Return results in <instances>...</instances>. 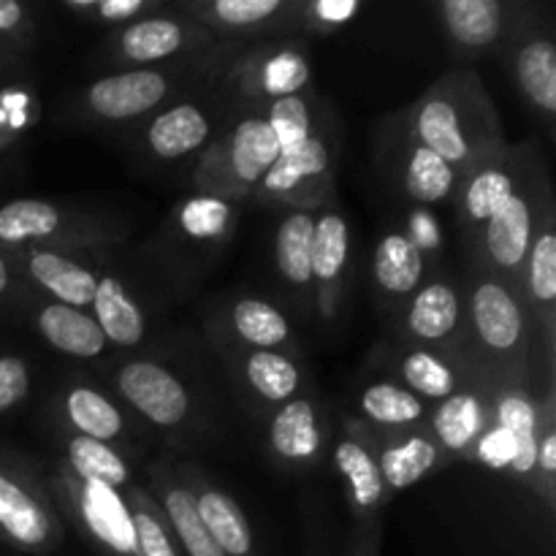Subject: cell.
<instances>
[{
  "label": "cell",
  "instance_id": "1",
  "mask_svg": "<svg viewBox=\"0 0 556 556\" xmlns=\"http://www.w3.org/2000/svg\"><path fill=\"white\" fill-rule=\"evenodd\" d=\"M413 139L443 157L456 177L503 152L494 106L476 74H451L440 79L413 106Z\"/></svg>",
  "mask_w": 556,
  "mask_h": 556
},
{
  "label": "cell",
  "instance_id": "2",
  "mask_svg": "<svg viewBox=\"0 0 556 556\" xmlns=\"http://www.w3.org/2000/svg\"><path fill=\"white\" fill-rule=\"evenodd\" d=\"M470 329L483 356L494 367H505V383H525L530 320L519 288L497 271L476 277L470 288Z\"/></svg>",
  "mask_w": 556,
  "mask_h": 556
},
{
  "label": "cell",
  "instance_id": "3",
  "mask_svg": "<svg viewBox=\"0 0 556 556\" xmlns=\"http://www.w3.org/2000/svg\"><path fill=\"white\" fill-rule=\"evenodd\" d=\"M280 157V144L266 117L242 119L201 161L199 185L215 193H250Z\"/></svg>",
  "mask_w": 556,
  "mask_h": 556
},
{
  "label": "cell",
  "instance_id": "4",
  "mask_svg": "<svg viewBox=\"0 0 556 556\" xmlns=\"http://www.w3.org/2000/svg\"><path fill=\"white\" fill-rule=\"evenodd\" d=\"M0 541L27 554H49L60 546L58 516L49 508L36 478L0 456Z\"/></svg>",
  "mask_w": 556,
  "mask_h": 556
},
{
  "label": "cell",
  "instance_id": "5",
  "mask_svg": "<svg viewBox=\"0 0 556 556\" xmlns=\"http://www.w3.org/2000/svg\"><path fill=\"white\" fill-rule=\"evenodd\" d=\"M117 391L130 407L141 413L155 427H177L190 413V394L172 369L155 362H128L119 367Z\"/></svg>",
  "mask_w": 556,
  "mask_h": 556
},
{
  "label": "cell",
  "instance_id": "6",
  "mask_svg": "<svg viewBox=\"0 0 556 556\" xmlns=\"http://www.w3.org/2000/svg\"><path fill=\"white\" fill-rule=\"evenodd\" d=\"M535 228V199L519 185L508 204L483 226V250L489 264L505 280H521Z\"/></svg>",
  "mask_w": 556,
  "mask_h": 556
},
{
  "label": "cell",
  "instance_id": "7",
  "mask_svg": "<svg viewBox=\"0 0 556 556\" xmlns=\"http://www.w3.org/2000/svg\"><path fill=\"white\" fill-rule=\"evenodd\" d=\"M71 494L81 525L106 556H134V521L117 489L71 476Z\"/></svg>",
  "mask_w": 556,
  "mask_h": 556
},
{
  "label": "cell",
  "instance_id": "8",
  "mask_svg": "<svg viewBox=\"0 0 556 556\" xmlns=\"http://www.w3.org/2000/svg\"><path fill=\"white\" fill-rule=\"evenodd\" d=\"M166 92L168 79L161 71H123L92 81L87 90V103L103 119H130L155 109Z\"/></svg>",
  "mask_w": 556,
  "mask_h": 556
},
{
  "label": "cell",
  "instance_id": "9",
  "mask_svg": "<svg viewBox=\"0 0 556 556\" xmlns=\"http://www.w3.org/2000/svg\"><path fill=\"white\" fill-rule=\"evenodd\" d=\"M185 486L193 492L195 514H199L201 525H204V530L210 532V538L215 541V546L220 548L223 554L258 556L253 527H250L248 516L242 514V508H239V503L231 497V494L215 489L201 476L185 481Z\"/></svg>",
  "mask_w": 556,
  "mask_h": 556
},
{
  "label": "cell",
  "instance_id": "10",
  "mask_svg": "<svg viewBox=\"0 0 556 556\" xmlns=\"http://www.w3.org/2000/svg\"><path fill=\"white\" fill-rule=\"evenodd\" d=\"M492 416L494 427L505 432L514 443V459H510V470L516 476H530L538 470V432H541V421H538V407L527 396L525 386L519 380H510L505 386L503 394L492 400Z\"/></svg>",
  "mask_w": 556,
  "mask_h": 556
},
{
  "label": "cell",
  "instance_id": "11",
  "mask_svg": "<svg viewBox=\"0 0 556 556\" xmlns=\"http://www.w3.org/2000/svg\"><path fill=\"white\" fill-rule=\"evenodd\" d=\"M519 177H516L514 163H508L505 152L489 157L478 168H472L462 179V220L470 223L472 228H483L505 204L510 195L519 190Z\"/></svg>",
  "mask_w": 556,
  "mask_h": 556
},
{
  "label": "cell",
  "instance_id": "12",
  "mask_svg": "<svg viewBox=\"0 0 556 556\" xmlns=\"http://www.w3.org/2000/svg\"><path fill=\"white\" fill-rule=\"evenodd\" d=\"M326 177H329V147L318 136H309L307 144L299 147L296 152L277 157L275 166L261 179V188L271 199L304 201Z\"/></svg>",
  "mask_w": 556,
  "mask_h": 556
},
{
  "label": "cell",
  "instance_id": "13",
  "mask_svg": "<svg viewBox=\"0 0 556 556\" xmlns=\"http://www.w3.org/2000/svg\"><path fill=\"white\" fill-rule=\"evenodd\" d=\"M152 481H155V492L161 497L163 519H168V530L177 538L185 556H226L201 525L199 514H195L193 492L163 467H157Z\"/></svg>",
  "mask_w": 556,
  "mask_h": 556
},
{
  "label": "cell",
  "instance_id": "14",
  "mask_svg": "<svg viewBox=\"0 0 556 556\" xmlns=\"http://www.w3.org/2000/svg\"><path fill=\"white\" fill-rule=\"evenodd\" d=\"M489 424L486 400L476 391H454L448 400L440 402L432 416L434 443L443 454H467L476 448L483 438V429Z\"/></svg>",
  "mask_w": 556,
  "mask_h": 556
},
{
  "label": "cell",
  "instance_id": "15",
  "mask_svg": "<svg viewBox=\"0 0 556 556\" xmlns=\"http://www.w3.org/2000/svg\"><path fill=\"white\" fill-rule=\"evenodd\" d=\"M25 266L33 282L52 293L60 304L85 309L96 299L98 277L54 250H30L25 255Z\"/></svg>",
  "mask_w": 556,
  "mask_h": 556
},
{
  "label": "cell",
  "instance_id": "16",
  "mask_svg": "<svg viewBox=\"0 0 556 556\" xmlns=\"http://www.w3.org/2000/svg\"><path fill=\"white\" fill-rule=\"evenodd\" d=\"M38 331L54 351L74 358H96L106 351V337L96 318L68 304H49L38 313Z\"/></svg>",
  "mask_w": 556,
  "mask_h": 556
},
{
  "label": "cell",
  "instance_id": "17",
  "mask_svg": "<svg viewBox=\"0 0 556 556\" xmlns=\"http://www.w3.org/2000/svg\"><path fill=\"white\" fill-rule=\"evenodd\" d=\"M334 467L351 489L353 508L362 519L378 514L386 503V483L380 476L378 456L369 451V445L358 438H345L334 448Z\"/></svg>",
  "mask_w": 556,
  "mask_h": 556
},
{
  "label": "cell",
  "instance_id": "18",
  "mask_svg": "<svg viewBox=\"0 0 556 556\" xmlns=\"http://www.w3.org/2000/svg\"><path fill=\"white\" fill-rule=\"evenodd\" d=\"M445 30L467 52H481L497 43L505 27V9L497 0H443Z\"/></svg>",
  "mask_w": 556,
  "mask_h": 556
},
{
  "label": "cell",
  "instance_id": "19",
  "mask_svg": "<svg viewBox=\"0 0 556 556\" xmlns=\"http://www.w3.org/2000/svg\"><path fill=\"white\" fill-rule=\"evenodd\" d=\"M443 459V451L434 443L429 434H410V438H400L394 443H386L378 454L380 476H383L386 489H410L421 478H427L434 467Z\"/></svg>",
  "mask_w": 556,
  "mask_h": 556
},
{
  "label": "cell",
  "instance_id": "20",
  "mask_svg": "<svg viewBox=\"0 0 556 556\" xmlns=\"http://www.w3.org/2000/svg\"><path fill=\"white\" fill-rule=\"evenodd\" d=\"M516 81L527 101L543 114L556 112V47L552 38L532 36L516 52Z\"/></svg>",
  "mask_w": 556,
  "mask_h": 556
},
{
  "label": "cell",
  "instance_id": "21",
  "mask_svg": "<svg viewBox=\"0 0 556 556\" xmlns=\"http://www.w3.org/2000/svg\"><path fill=\"white\" fill-rule=\"evenodd\" d=\"M206 139H210V119L193 103H179V106L168 109L147 130L150 150L166 161L190 155Z\"/></svg>",
  "mask_w": 556,
  "mask_h": 556
},
{
  "label": "cell",
  "instance_id": "22",
  "mask_svg": "<svg viewBox=\"0 0 556 556\" xmlns=\"http://www.w3.org/2000/svg\"><path fill=\"white\" fill-rule=\"evenodd\" d=\"M90 307L96 309V324L101 326L106 342L134 348L144 340V315H141L139 304L128 296L123 282H117L114 277L98 280V291Z\"/></svg>",
  "mask_w": 556,
  "mask_h": 556
},
{
  "label": "cell",
  "instance_id": "23",
  "mask_svg": "<svg viewBox=\"0 0 556 556\" xmlns=\"http://www.w3.org/2000/svg\"><path fill=\"white\" fill-rule=\"evenodd\" d=\"M269 443L288 462H309L320 451L318 410L309 400H291L269 427Z\"/></svg>",
  "mask_w": 556,
  "mask_h": 556
},
{
  "label": "cell",
  "instance_id": "24",
  "mask_svg": "<svg viewBox=\"0 0 556 556\" xmlns=\"http://www.w3.org/2000/svg\"><path fill=\"white\" fill-rule=\"evenodd\" d=\"M459 326V296L448 282H429L407 309V331L421 342H440Z\"/></svg>",
  "mask_w": 556,
  "mask_h": 556
},
{
  "label": "cell",
  "instance_id": "25",
  "mask_svg": "<svg viewBox=\"0 0 556 556\" xmlns=\"http://www.w3.org/2000/svg\"><path fill=\"white\" fill-rule=\"evenodd\" d=\"M521 277H525L521 296H525V304L532 309V315H535V309L552 315L556 302V233L552 212H546L541 231L532 239Z\"/></svg>",
  "mask_w": 556,
  "mask_h": 556
},
{
  "label": "cell",
  "instance_id": "26",
  "mask_svg": "<svg viewBox=\"0 0 556 556\" xmlns=\"http://www.w3.org/2000/svg\"><path fill=\"white\" fill-rule=\"evenodd\" d=\"M424 277V253L405 233H389L375 250V280L391 296L416 291Z\"/></svg>",
  "mask_w": 556,
  "mask_h": 556
},
{
  "label": "cell",
  "instance_id": "27",
  "mask_svg": "<svg viewBox=\"0 0 556 556\" xmlns=\"http://www.w3.org/2000/svg\"><path fill=\"white\" fill-rule=\"evenodd\" d=\"M188 41V33L177 20L168 16H147L125 27L117 38V47L123 58L134 63H155L177 54Z\"/></svg>",
  "mask_w": 556,
  "mask_h": 556
},
{
  "label": "cell",
  "instance_id": "28",
  "mask_svg": "<svg viewBox=\"0 0 556 556\" xmlns=\"http://www.w3.org/2000/svg\"><path fill=\"white\" fill-rule=\"evenodd\" d=\"M63 228V212L47 201L16 199L0 206V244H30L52 239Z\"/></svg>",
  "mask_w": 556,
  "mask_h": 556
},
{
  "label": "cell",
  "instance_id": "29",
  "mask_svg": "<svg viewBox=\"0 0 556 556\" xmlns=\"http://www.w3.org/2000/svg\"><path fill=\"white\" fill-rule=\"evenodd\" d=\"M313 237L315 217L304 210L291 212L277 231V269L293 288L313 282Z\"/></svg>",
  "mask_w": 556,
  "mask_h": 556
},
{
  "label": "cell",
  "instance_id": "30",
  "mask_svg": "<svg viewBox=\"0 0 556 556\" xmlns=\"http://www.w3.org/2000/svg\"><path fill=\"white\" fill-rule=\"evenodd\" d=\"M65 413H68V421L74 424V429L81 438L98 440V443L117 440L125 429L117 407L101 391L87 389V386H76V389L68 391Z\"/></svg>",
  "mask_w": 556,
  "mask_h": 556
},
{
  "label": "cell",
  "instance_id": "31",
  "mask_svg": "<svg viewBox=\"0 0 556 556\" xmlns=\"http://www.w3.org/2000/svg\"><path fill=\"white\" fill-rule=\"evenodd\" d=\"M456 172L438 157L434 152H429L427 147L413 144L410 155H407L405 172H402V182H405L407 195L418 204H438L445 201L454 193L456 185Z\"/></svg>",
  "mask_w": 556,
  "mask_h": 556
},
{
  "label": "cell",
  "instance_id": "32",
  "mask_svg": "<svg viewBox=\"0 0 556 556\" xmlns=\"http://www.w3.org/2000/svg\"><path fill=\"white\" fill-rule=\"evenodd\" d=\"M68 465L71 472L81 481L103 483L109 489H123L130 481L128 465L117 451L109 448V443H98L81 434H76L68 443Z\"/></svg>",
  "mask_w": 556,
  "mask_h": 556
},
{
  "label": "cell",
  "instance_id": "33",
  "mask_svg": "<svg viewBox=\"0 0 556 556\" xmlns=\"http://www.w3.org/2000/svg\"><path fill=\"white\" fill-rule=\"evenodd\" d=\"M362 413L378 427L407 429L424 421L427 410L413 391L396 383H372L362 391Z\"/></svg>",
  "mask_w": 556,
  "mask_h": 556
},
{
  "label": "cell",
  "instance_id": "34",
  "mask_svg": "<svg viewBox=\"0 0 556 556\" xmlns=\"http://www.w3.org/2000/svg\"><path fill=\"white\" fill-rule=\"evenodd\" d=\"M244 375H248L250 389L266 402H291L302 383L296 364L277 351L250 353L244 362Z\"/></svg>",
  "mask_w": 556,
  "mask_h": 556
},
{
  "label": "cell",
  "instance_id": "35",
  "mask_svg": "<svg viewBox=\"0 0 556 556\" xmlns=\"http://www.w3.org/2000/svg\"><path fill=\"white\" fill-rule=\"evenodd\" d=\"M128 510L134 521V556H179L177 541L166 527V519L147 494L128 489Z\"/></svg>",
  "mask_w": 556,
  "mask_h": 556
},
{
  "label": "cell",
  "instance_id": "36",
  "mask_svg": "<svg viewBox=\"0 0 556 556\" xmlns=\"http://www.w3.org/2000/svg\"><path fill=\"white\" fill-rule=\"evenodd\" d=\"M233 331L242 337L248 345L255 348H280L291 334L286 315L271 304L261 302V299H242L237 302L231 313Z\"/></svg>",
  "mask_w": 556,
  "mask_h": 556
},
{
  "label": "cell",
  "instance_id": "37",
  "mask_svg": "<svg viewBox=\"0 0 556 556\" xmlns=\"http://www.w3.org/2000/svg\"><path fill=\"white\" fill-rule=\"evenodd\" d=\"M348 223L337 212H326L315 223L313 237V277L324 286H334L348 264Z\"/></svg>",
  "mask_w": 556,
  "mask_h": 556
},
{
  "label": "cell",
  "instance_id": "38",
  "mask_svg": "<svg viewBox=\"0 0 556 556\" xmlns=\"http://www.w3.org/2000/svg\"><path fill=\"white\" fill-rule=\"evenodd\" d=\"M400 372L413 391L427 400H448L456 391V375L451 364L429 351H410L400 364Z\"/></svg>",
  "mask_w": 556,
  "mask_h": 556
},
{
  "label": "cell",
  "instance_id": "39",
  "mask_svg": "<svg viewBox=\"0 0 556 556\" xmlns=\"http://www.w3.org/2000/svg\"><path fill=\"white\" fill-rule=\"evenodd\" d=\"M266 123L271 125L280 144V155L296 152L309 141V130H313V119H309V106L302 96H286L275 98L269 103V114Z\"/></svg>",
  "mask_w": 556,
  "mask_h": 556
},
{
  "label": "cell",
  "instance_id": "40",
  "mask_svg": "<svg viewBox=\"0 0 556 556\" xmlns=\"http://www.w3.org/2000/svg\"><path fill=\"white\" fill-rule=\"evenodd\" d=\"M282 9H286V3H280V0H215V3L201 5V11L215 25L231 27V30L261 25V22L280 14Z\"/></svg>",
  "mask_w": 556,
  "mask_h": 556
},
{
  "label": "cell",
  "instance_id": "41",
  "mask_svg": "<svg viewBox=\"0 0 556 556\" xmlns=\"http://www.w3.org/2000/svg\"><path fill=\"white\" fill-rule=\"evenodd\" d=\"M309 79V65L293 49L286 52H277L275 58H269L261 68V90L269 92L275 98L296 96L299 87H304V81Z\"/></svg>",
  "mask_w": 556,
  "mask_h": 556
},
{
  "label": "cell",
  "instance_id": "42",
  "mask_svg": "<svg viewBox=\"0 0 556 556\" xmlns=\"http://www.w3.org/2000/svg\"><path fill=\"white\" fill-rule=\"evenodd\" d=\"M30 391V369L20 356H0V416L20 405Z\"/></svg>",
  "mask_w": 556,
  "mask_h": 556
},
{
  "label": "cell",
  "instance_id": "43",
  "mask_svg": "<svg viewBox=\"0 0 556 556\" xmlns=\"http://www.w3.org/2000/svg\"><path fill=\"white\" fill-rule=\"evenodd\" d=\"M538 470L543 472V481L552 483L556 472V429L552 421V413L546 416V427L543 432H538Z\"/></svg>",
  "mask_w": 556,
  "mask_h": 556
},
{
  "label": "cell",
  "instance_id": "44",
  "mask_svg": "<svg viewBox=\"0 0 556 556\" xmlns=\"http://www.w3.org/2000/svg\"><path fill=\"white\" fill-rule=\"evenodd\" d=\"M92 9L103 22H125L130 16L141 14L147 3L144 0H101V3H92Z\"/></svg>",
  "mask_w": 556,
  "mask_h": 556
},
{
  "label": "cell",
  "instance_id": "45",
  "mask_svg": "<svg viewBox=\"0 0 556 556\" xmlns=\"http://www.w3.org/2000/svg\"><path fill=\"white\" fill-rule=\"evenodd\" d=\"M25 25V9L16 0H0V33H16Z\"/></svg>",
  "mask_w": 556,
  "mask_h": 556
},
{
  "label": "cell",
  "instance_id": "46",
  "mask_svg": "<svg viewBox=\"0 0 556 556\" xmlns=\"http://www.w3.org/2000/svg\"><path fill=\"white\" fill-rule=\"evenodd\" d=\"M356 3H318L315 5V14L324 22H345L348 16L356 14Z\"/></svg>",
  "mask_w": 556,
  "mask_h": 556
},
{
  "label": "cell",
  "instance_id": "47",
  "mask_svg": "<svg viewBox=\"0 0 556 556\" xmlns=\"http://www.w3.org/2000/svg\"><path fill=\"white\" fill-rule=\"evenodd\" d=\"M11 288V269H9V261L3 258V253H0V296H5Z\"/></svg>",
  "mask_w": 556,
  "mask_h": 556
},
{
  "label": "cell",
  "instance_id": "48",
  "mask_svg": "<svg viewBox=\"0 0 556 556\" xmlns=\"http://www.w3.org/2000/svg\"><path fill=\"white\" fill-rule=\"evenodd\" d=\"M353 556H378V546H375V538L369 541H362L356 548H353Z\"/></svg>",
  "mask_w": 556,
  "mask_h": 556
}]
</instances>
